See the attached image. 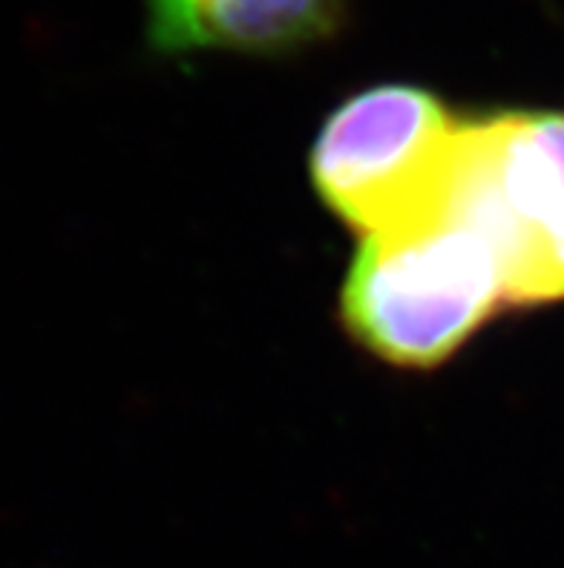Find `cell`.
I'll return each instance as SVG.
<instances>
[{
    "instance_id": "obj_1",
    "label": "cell",
    "mask_w": 564,
    "mask_h": 568,
    "mask_svg": "<svg viewBox=\"0 0 564 568\" xmlns=\"http://www.w3.org/2000/svg\"><path fill=\"white\" fill-rule=\"evenodd\" d=\"M507 303L484 231L447 205L407 229L363 237L340 292L346 329L375 358L432 369Z\"/></svg>"
},
{
    "instance_id": "obj_2",
    "label": "cell",
    "mask_w": 564,
    "mask_h": 568,
    "mask_svg": "<svg viewBox=\"0 0 564 568\" xmlns=\"http://www.w3.org/2000/svg\"><path fill=\"white\" fill-rule=\"evenodd\" d=\"M464 119L427 87L378 84L326 119L311 182L337 220L363 237L407 229L441 209Z\"/></svg>"
},
{
    "instance_id": "obj_3",
    "label": "cell",
    "mask_w": 564,
    "mask_h": 568,
    "mask_svg": "<svg viewBox=\"0 0 564 568\" xmlns=\"http://www.w3.org/2000/svg\"><path fill=\"white\" fill-rule=\"evenodd\" d=\"M447 205L490 237L507 306L564 301V113L464 119Z\"/></svg>"
},
{
    "instance_id": "obj_4",
    "label": "cell",
    "mask_w": 564,
    "mask_h": 568,
    "mask_svg": "<svg viewBox=\"0 0 564 568\" xmlns=\"http://www.w3.org/2000/svg\"><path fill=\"white\" fill-rule=\"evenodd\" d=\"M144 43L158 58L234 52L288 58L335 41L355 0H142Z\"/></svg>"
}]
</instances>
